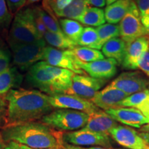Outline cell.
Wrapping results in <instances>:
<instances>
[{
    "mask_svg": "<svg viewBox=\"0 0 149 149\" xmlns=\"http://www.w3.org/2000/svg\"><path fill=\"white\" fill-rule=\"evenodd\" d=\"M10 53L0 46V74L10 67Z\"/></svg>",
    "mask_w": 149,
    "mask_h": 149,
    "instance_id": "d6a6232c",
    "label": "cell"
},
{
    "mask_svg": "<svg viewBox=\"0 0 149 149\" xmlns=\"http://www.w3.org/2000/svg\"><path fill=\"white\" fill-rule=\"evenodd\" d=\"M106 113L116 122L132 127L139 128L149 123L148 119L136 108L117 107L107 110Z\"/></svg>",
    "mask_w": 149,
    "mask_h": 149,
    "instance_id": "9a60e30c",
    "label": "cell"
},
{
    "mask_svg": "<svg viewBox=\"0 0 149 149\" xmlns=\"http://www.w3.org/2000/svg\"><path fill=\"white\" fill-rule=\"evenodd\" d=\"M141 132H144V133H149V123L147 124L142 126L140 128Z\"/></svg>",
    "mask_w": 149,
    "mask_h": 149,
    "instance_id": "ee69618b",
    "label": "cell"
},
{
    "mask_svg": "<svg viewBox=\"0 0 149 149\" xmlns=\"http://www.w3.org/2000/svg\"><path fill=\"white\" fill-rule=\"evenodd\" d=\"M88 120V115L84 112L59 109L43 117L40 122L60 131H74L84 128Z\"/></svg>",
    "mask_w": 149,
    "mask_h": 149,
    "instance_id": "5b68a950",
    "label": "cell"
},
{
    "mask_svg": "<svg viewBox=\"0 0 149 149\" xmlns=\"http://www.w3.org/2000/svg\"><path fill=\"white\" fill-rule=\"evenodd\" d=\"M5 149H36V148H30V147L18 144V143L14 142V141H9V142L6 143ZM41 149H58V148H41Z\"/></svg>",
    "mask_w": 149,
    "mask_h": 149,
    "instance_id": "f35d334b",
    "label": "cell"
},
{
    "mask_svg": "<svg viewBox=\"0 0 149 149\" xmlns=\"http://www.w3.org/2000/svg\"><path fill=\"white\" fill-rule=\"evenodd\" d=\"M43 38L52 47L59 50H72L79 46L77 43L67 37L64 34H57L47 31Z\"/></svg>",
    "mask_w": 149,
    "mask_h": 149,
    "instance_id": "603a6c76",
    "label": "cell"
},
{
    "mask_svg": "<svg viewBox=\"0 0 149 149\" xmlns=\"http://www.w3.org/2000/svg\"><path fill=\"white\" fill-rule=\"evenodd\" d=\"M135 1H137V0H135Z\"/></svg>",
    "mask_w": 149,
    "mask_h": 149,
    "instance_id": "816d5d0a",
    "label": "cell"
},
{
    "mask_svg": "<svg viewBox=\"0 0 149 149\" xmlns=\"http://www.w3.org/2000/svg\"><path fill=\"white\" fill-rule=\"evenodd\" d=\"M72 0H43V8L55 19V16L66 8Z\"/></svg>",
    "mask_w": 149,
    "mask_h": 149,
    "instance_id": "f546056e",
    "label": "cell"
},
{
    "mask_svg": "<svg viewBox=\"0 0 149 149\" xmlns=\"http://www.w3.org/2000/svg\"><path fill=\"white\" fill-rule=\"evenodd\" d=\"M59 26L62 32L67 37L74 42H77L78 39L84 29L82 25L79 22L67 18L60 19Z\"/></svg>",
    "mask_w": 149,
    "mask_h": 149,
    "instance_id": "484cf974",
    "label": "cell"
},
{
    "mask_svg": "<svg viewBox=\"0 0 149 149\" xmlns=\"http://www.w3.org/2000/svg\"><path fill=\"white\" fill-rule=\"evenodd\" d=\"M13 66L20 71H28L30 68L42 61L46 46V41L42 40L29 44L11 45Z\"/></svg>",
    "mask_w": 149,
    "mask_h": 149,
    "instance_id": "8992f818",
    "label": "cell"
},
{
    "mask_svg": "<svg viewBox=\"0 0 149 149\" xmlns=\"http://www.w3.org/2000/svg\"><path fill=\"white\" fill-rule=\"evenodd\" d=\"M118 125L109 114L102 110L97 109L88 115V120L85 128L97 133L107 134L109 135V131Z\"/></svg>",
    "mask_w": 149,
    "mask_h": 149,
    "instance_id": "ac0fdd59",
    "label": "cell"
},
{
    "mask_svg": "<svg viewBox=\"0 0 149 149\" xmlns=\"http://www.w3.org/2000/svg\"><path fill=\"white\" fill-rule=\"evenodd\" d=\"M77 64L81 69L91 77L97 79H107L113 77L117 72V62L111 58L85 63L78 59Z\"/></svg>",
    "mask_w": 149,
    "mask_h": 149,
    "instance_id": "5bb4252c",
    "label": "cell"
},
{
    "mask_svg": "<svg viewBox=\"0 0 149 149\" xmlns=\"http://www.w3.org/2000/svg\"><path fill=\"white\" fill-rule=\"evenodd\" d=\"M42 61L51 66L69 70L74 74L85 75V72L78 66V59L70 50H59L47 46Z\"/></svg>",
    "mask_w": 149,
    "mask_h": 149,
    "instance_id": "9c48e42d",
    "label": "cell"
},
{
    "mask_svg": "<svg viewBox=\"0 0 149 149\" xmlns=\"http://www.w3.org/2000/svg\"><path fill=\"white\" fill-rule=\"evenodd\" d=\"M149 97V89L134 93L124 99L120 104V107L136 108Z\"/></svg>",
    "mask_w": 149,
    "mask_h": 149,
    "instance_id": "4dcf8cb0",
    "label": "cell"
},
{
    "mask_svg": "<svg viewBox=\"0 0 149 149\" xmlns=\"http://www.w3.org/2000/svg\"><path fill=\"white\" fill-rule=\"evenodd\" d=\"M136 109H138L145 117H148L149 115V97L141 104L137 106Z\"/></svg>",
    "mask_w": 149,
    "mask_h": 149,
    "instance_id": "ab89813d",
    "label": "cell"
},
{
    "mask_svg": "<svg viewBox=\"0 0 149 149\" xmlns=\"http://www.w3.org/2000/svg\"><path fill=\"white\" fill-rule=\"evenodd\" d=\"M111 85L130 95L147 89L149 79L139 71L124 72L113 80Z\"/></svg>",
    "mask_w": 149,
    "mask_h": 149,
    "instance_id": "8fae6325",
    "label": "cell"
},
{
    "mask_svg": "<svg viewBox=\"0 0 149 149\" xmlns=\"http://www.w3.org/2000/svg\"><path fill=\"white\" fill-rule=\"evenodd\" d=\"M106 84V79L74 74L70 88L67 94L91 100Z\"/></svg>",
    "mask_w": 149,
    "mask_h": 149,
    "instance_id": "30bf717a",
    "label": "cell"
},
{
    "mask_svg": "<svg viewBox=\"0 0 149 149\" xmlns=\"http://www.w3.org/2000/svg\"><path fill=\"white\" fill-rule=\"evenodd\" d=\"M147 118H148V120H149V115H148V117H147Z\"/></svg>",
    "mask_w": 149,
    "mask_h": 149,
    "instance_id": "f907efd6",
    "label": "cell"
},
{
    "mask_svg": "<svg viewBox=\"0 0 149 149\" xmlns=\"http://www.w3.org/2000/svg\"><path fill=\"white\" fill-rule=\"evenodd\" d=\"M5 145L6 143L3 141L1 133H0V149H5Z\"/></svg>",
    "mask_w": 149,
    "mask_h": 149,
    "instance_id": "bcb514c9",
    "label": "cell"
},
{
    "mask_svg": "<svg viewBox=\"0 0 149 149\" xmlns=\"http://www.w3.org/2000/svg\"><path fill=\"white\" fill-rule=\"evenodd\" d=\"M21 71L15 66H10L0 74V96L4 97L10 90L17 89L23 81Z\"/></svg>",
    "mask_w": 149,
    "mask_h": 149,
    "instance_id": "d6986e66",
    "label": "cell"
},
{
    "mask_svg": "<svg viewBox=\"0 0 149 149\" xmlns=\"http://www.w3.org/2000/svg\"><path fill=\"white\" fill-rule=\"evenodd\" d=\"M7 102L4 97L0 96V129L6 125Z\"/></svg>",
    "mask_w": 149,
    "mask_h": 149,
    "instance_id": "d590c367",
    "label": "cell"
},
{
    "mask_svg": "<svg viewBox=\"0 0 149 149\" xmlns=\"http://www.w3.org/2000/svg\"><path fill=\"white\" fill-rule=\"evenodd\" d=\"M109 135L118 144L129 149H145L148 146L133 128L117 125L109 131Z\"/></svg>",
    "mask_w": 149,
    "mask_h": 149,
    "instance_id": "4fadbf2b",
    "label": "cell"
},
{
    "mask_svg": "<svg viewBox=\"0 0 149 149\" xmlns=\"http://www.w3.org/2000/svg\"><path fill=\"white\" fill-rule=\"evenodd\" d=\"M35 22L33 8H22L17 13L8 35L9 45L29 44L42 40Z\"/></svg>",
    "mask_w": 149,
    "mask_h": 149,
    "instance_id": "277c9868",
    "label": "cell"
},
{
    "mask_svg": "<svg viewBox=\"0 0 149 149\" xmlns=\"http://www.w3.org/2000/svg\"><path fill=\"white\" fill-rule=\"evenodd\" d=\"M70 51L79 61L82 62H92V61L104 59V55L99 50L93 49V48L77 46Z\"/></svg>",
    "mask_w": 149,
    "mask_h": 149,
    "instance_id": "4316f807",
    "label": "cell"
},
{
    "mask_svg": "<svg viewBox=\"0 0 149 149\" xmlns=\"http://www.w3.org/2000/svg\"><path fill=\"white\" fill-rule=\"evenodd\" d=\"M120 34L126 44L139 37L146 36L145 29L141 21L137 6L133 1L125 16L120 21Z\"/></svg>",
    "mask_w": 149,
    "mask_h": 149,
    "instance_id": "52a82bcc",
    "label": "cell"
},
{
    "mask_svg": "<svg viewBox=\"0 0 149 149\" xmlns=\"http://www.w3.org/2000/svg\"><path fill=\"white\" fill-rule=\"evenodd\" d=\"M98 35V42L95 47L96 50L102 49V46L109 40L120 36V27L117 24H104L96 28Z\"/></svg>",
    "mask_w": 149,
    "mask_h": 149,
    "instance_id": "cb8c5ba5",
    "label": "cell"
},
{
    "mask_svg": "<svg viewBox=\"0 0 149 149\" xmlns=\"http://www.w3.org/2000/svg\"><path fill=\"white\" fill-rule=\"evenodd\" d=\"M63 140L77 146H97L106 148L111 146L110 135L93 132L85 128L64 133Z\"/></svg>",
    "mask_w": 149,
    "mask_h": 149,
    "instance_id": "ba28073f",
    "label": "cell"
},
{
    "mask_svg": "<svg viewBox=\"0 0 149 149\" xmlns=\"http://www.w3.org/2000/svg\"><path fill=\"white\" fill-rule=\"evenodd\" d=\"M139 135L141 136V137L145 141V142L146 143V144L149 146V133H144V132H141L139 133Z\"/></svg>",
    "mask_w": 149,
    "mask_h": 149,
    "instance_id": "b9f144b4",
    "label": "cell"
},
{
    "mask_svg": "<svg viewBox=\"0 0 149 149\" xmlns=\"http://www.w3.org/2000/svg\"><path fill=\"white\" fill-rule=\"evenodd\" d=\"M98 42V35L95 29L92 27H86L77 40L78 46L95 49Z\"/></svg>",
    "mask_w": 149,
    "mask_h": 149,
    "instance_id": "83f0119b",
    "label": "cell"
},
{
    "mask_svg": "<svg viewBox=\"0 0 149 149\" xmlns=\"http://www.w3.org/2000/svg\"><path fill=\"white\" fill-rule=\"evenodd\" d=\"M40 1V0H27L26 4L29 5V4H32V3H34L35 2H37V1Z\"/></svg>",
    "mask_w": 149,
    "mask_h": 149,
    "instance_id": "7dc6e473",
    "label": "cell"
},
{
    "mask_svg": "<svg viewBox=\"0 0 149 149\" xmlns=\"http://www.w3.org/2000/svg\"><path fill=\"white\" fill-rule=\"evenodd\" d=\"M88 5L93 6V7L102 8L107 3V0H88Z\"/></svg>",
    "mask_w": 149,
    "mask_h": 149,
    "instance_id": "60d3db41",
    "label": "cell"
},
{
    "mask_svg": "<svg viewBox=\"0 0 149 149\" xmlns=\"http://www.w3.org/2000/svg\"><path fill=\"white\" fill-rule=\"evenodd\" d=\"M126 43L120 37H115L102 46V54L108 58L115 59L117 64H122L125 55Z\"/></svg>",
    "mask_w": 149,
    "mask_h": 149,
    "instance_id": "44dd1931",
    "label": "cell"
},
{
    "mask_svg": "<svg viewBox=\"0 0 149 149\" xmlns=\"http://www.w3.org/2000/svg\"><path fill=\"white\" fill-rule=\"evenodd\" d=\"M7 6L11 14L17 13L26 4L27 0H6Z\"/></svg>",
    "mask_w": 149,
    "mask_h": 149,
    "instance_id": "836d02e7",
    "label": "cell"
},
{
    "mask_svg": "<svg viewBox=\"0 0 149 149\" xmlns=\"http://www.w3.org/2000/svg\"><path fill=\"white\" fill-rule=\"evenodd\" d=\"M35 10L42 19V20L45 24L46 29H47L48 31L50 32L57 33V34H64V33L61 31V29L57 22L56 19L53 17L51 15L48 13L46 11L44 10V8H42L41 7L35 6L34 7Z\"/></svg>",
    "mask_w": 149,
    "mask_h": 149,
    "instance_id": "f1b7e54d",
    "label": "cell"
},
{
    "mask_svg": "<svg viewBox=\"0 0 149 149\" xmlns=\"http://www.w3.org/2000/svg\"><path fill=\"white\" fill-rule=\"evenodd\" d=\"M63 149H79V146L67 144V143L64 142V144H63Z\"/></svg>",
    "mask_w": 149,
    "mask_h": 149,
    "instance_id": "7bdbcfd3",
    "label": "cell"
},
{
    "mask_svg": "<svg viewBox=\"0 0 149 149\" xmlns=\"http://www.w3.org/2000/svg\"><path fill=\"white\" fill-rule=\"evenodd\" d=\"M145 149H149V146H148V147H146V148H145Z\"/></svg>",
    "mask_w": 149,
    "mask_h": 149,
    "instance_id": "681fc988",
    "label": "cell"
},
{
    "mask_svg": "<svg viewBox=\"0 0 149 149\" xmlns=\"http://www.w3.org/2000/svg\"><path fill=\"white\" fill-rule=\"evenodd\" d=\"M148 49L149 38L146 36L139 37L126 44L125 55L122 63V66L125 69H137L139 59Z\"/></svg>",
    "mask_w": 149,
    "mask_h": 149,
    "instance_id": "e0dca14e",
    "label": "cell"
},
{
    "mask_svg": "<svg viewBox=\"0 0 149 149\" xmlns=\"http://www.w3.org/2000/svg\"><path fill=\"white\" fill-rule=\"evenodd\" d=\"M128 96L129 95L110 84L103 90L98 91L91 101L97 108L107 111L120 107L121 102Z\"/></svg>",
    "mask_w": 149,
    "mask_h": 149,
    "instance_id": "2e32d148",
    "label": "cell"
},
{
    "mask_svg": "<svg viewBox=\"0 0 149 149\" xmlns=\"http://www.w3.org/2000/svg\"><path fill=\"white\" fill-rule=\"evenodd\" d=\"M116 1H117V0H107V3H106V4H107V6H109Z\"/></svg>",
    "mask_w": 149,
    "mask_h": 149,
    "instance_id": "c3c4849f",
    "label": "cell"
},
{
    "mask_svg": "<svg viewBox=\"0 0 149 149\" xmlns=\"http://www.w3.org/2000/svg\"><path fill=\"white\" fill-rule=\"evenodd\" d=\"M78 21L85 26L98 27L106 22L104 11L97 7H87Z\"/></svg>",
    "mask_w": 149,
    "mask_h": 149,
    "instance_id": "7402d4cb",
    "label": "cell"
},
{
    "mask_svg": "<svg viewBox=\"0 0 149 149\" xmlns=\"http://www.w3.org/2000/svg\"><path fill=\"white\" fill-rule=\"evenodd\" d=\"M11 21V13L6 0H0V29L7 28Z\"/></svg>",
    "mask_w": 149,
    "mask_h": 149,
    "instance_id": "1f68e13d",
    "label": "cell"
},
{
    "mask_svg": "<svg viewBox=\"0 0 149 149\" xmlns=\"http://www.w3.org/2000/svg\"><path fill=\"white\" fill-rule=\"evenodd\" d=\"M49 102L53 109H66L84 112L89 115L98 108L90 100L68 94L48 95Z\"/></svg>",
    "mask_w": 149,
    "mask_h": 149,
    "instance_id": "7c38bea8",
    "label": "cell"
},
{
    "mask_svg": "<svg viewBox=\"0 0 149 149\" xmlns=\"http://www.w3.org/2000/svg\"><path fill=\"white\" fill-rule=\"evenodd\" d=\"M4 98L7 102L6 126L41 120L53 109L48 95L35 89H13Z\"/></svg>",
    "mask_w": 149,
    "mask_h": 149,
    "instance_id": "6da1fadb",
    "label": "cell"
},
{
    "mask_svg": "<svg viewBox=\"0 0 149 149\" xmlns=\"http://www.w3.org/2000/svg\"><path fill=\"white\" fill-rule=\"evenodd\" d=\"M74 75V72L69 70L40 61L29 68L26 81L31 86L48 95L67 94Z\"/></svg>",
    "mask_w": 149,
    "mask_h": 149,
    "instance_id": "3957f363",
    "label": "cell"
},
{
    "mask_svg": "<svg viewBox=\"0 0 149 149\" xmlns=\"http://www.w3.org/2000/svg\"><path fill=\"white\" fill-rule=\"evenodd\" d=\"M138 68L149 78V49L143 54L138 62Z\"/></svg>",
    "mask_w": 149,
    "mask_h": 149,
    "instance_id": "8d00e7d4",
    "label": "cell"
},
{
    "mask_svg": "<svg viewBox=\"0 0 149 149\" xmlns=\"http://www.w3.org/2000/svg\"><path fill=\"white\" fill-rule=\"evenodd\" d=\"M88 0H72L66 8L57 15L59 17L78 20L88 7Z\"/></svg>",
    "mask_w": 149,
    "mask_h": 149,
    "instance_id": "d4e9b609",
    "label": "cell"
},
{
    "mask_svg": "<svg viewBox=\"0 0 149 149\" xmlns=\"http://www.w3.org/2000/svg\"><path fill=\"white\" fill-rule=\"evenodd\" d=\"M132 2L133 0H117L107 6L104 11L106 21L111 24L120 22L128 12Z\"/></svg>",
    "mask_w": 149,
    "mask_h": 149,
    "instance_id": "ffe728a7",
    "label": "cell"
},
{
    "mask_svg": "<svg viewBox=\"0 0 149 149\" xmlns=\"http://www.w3.org/2000/svg\"><path fill=\"white\" fill-rule=\"evenodd\" d=\"M148 88H149V87H148Z\"/></svg>",
    "mask_w": 149,
    "mask_h": 149,
    "instance_id": "f5cc1de1",
    "label": "cell"
},
{
    "mask_svg": "<svg viewBox=\"0 0 149 149\" xmlns=\"http://www.w3.org/2000/svg\"><path fill=\"white\" fill-rule=\"evenodd\" d=\"M79 149H113V148H102L100 146H93L90 147V148H83V147L79 146Z\"/></svg>",
    "mask_w": 149,
    "mask_h": 149,
    "instance_id": "f6af8a7d",
    "label": "cell"
},
{
    "mask_svg": "<svg viewBox=\"0 0 149 149\" xmlns=\"http://www.w3.org/2000/svg\"><path fill=\"white\" fill-rule=\"evenodd\" d=\"M141 20L149 19V0H137Z\"/></svg>",
    "mask_w": 149,
    "mask_h": 149,
    "instance_id": "e575fe53",
    "label": "cell"
},
{
    "mask_svg": "<svg viewBox=\"0 0 149 149\" xmlns=\"http://www.w3.org/2000/svg\"><path fill=\"white\" fill-rule=\"evenodd\" d=\"M60 130L42 122H31L5 126L0 129L5 143L14 141L32 148L63 149V134Z\"/></svg>",
    "mask_w": 149,
    "mask_h": 149,
    "instance_id": "7a4b0ae2",
    "label": "cell"
},
{
    "mask_svg": "<svg viewBox=\"0 0 149 149\" xmlns=\"http://www.w3.org/2000/svg\"><path fill=\"white\" fill-rule=\"evenodd\" d=\"M33 12H34V17H35V25H36L37 29L38 31V32L40 34L42 35V37H44V35L46 34V33L47 32L48 30L46 29L45 24H44V22L42 20V19L40 18V17L39 16V15L37 14V13L35 10L34 7L33 8Z\"/></svg>",
    "mask_w": 149,
    "mask_h": 149,
    "instance_id": "74e56055",
    "label": "cell"
}]
</instances>
